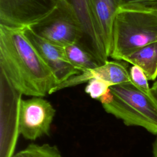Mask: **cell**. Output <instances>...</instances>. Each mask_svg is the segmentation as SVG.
<instances>
[{
    "mask_svg": "<svg viewBox=\"0 0 157 157\" xmlns=\"http://www.w3.org/2000/svg\"><path fill=\"white\" fill-rule=\"evenodd\" d=\"M0 69L1 77L19 94L44 97L59 85L25 28L0 24Z\"/></svg>",
    "mask_w": 157,
    "mask_h": 157,
    "instance_id": "6da1fadb",
    "label": "cell"
},
{
    "mask_svg": "<svg viewBox=\"0 0 157 157\" xmlns=\"http://www.w3.org/2000/svg\"><path fill=\"white\" fill-rule=\"evenodd\" d=\"M30 28L45 40L63 47L79 42L84 36L81 22L69 0H58L48 16Z\"/></svg>",
    "mask_w": 157,
    "mask_h": 157,
    "instance_id": "277c9868",
    "label": "cell"
},
{
    "mask_svg": "<svg viewBox=\"0 0 157 157\" xmlns=\"http://www.w3.org/2000/svg\"><path fill=\"white\" fill-rule=\"evenodd\" d=\"M12 157H63L55 145L30 144Z\"/></svg>",
    "mask_w": 157,
    "mask_h": 157,
    "instance_id": "4fadbf2b",
    "label": "cell"
},
{
    "mask_svg": "<svg viewBox=\"0 0 157 157\" xmlns=\"http://www.w3.org/2000/svg\"><path fill=\"white\" fill-rule=\"evenodd\" d=\"M74 8L81 22L85 35L91 45L93 52L102 63L108 59L107 57L100 31L97 22L93 0H69Z\"/></svg>",
    "mask_w": 157,
    "mask_h": 157,
    "instance_id": "9c48e42d",
    "label": "cell"
},
{
    "mask_svg": "<svg viewBox=\"0 0 157 157\" xmlns=\"http://www.w3.org/2000/svg\"><path fill=\"white\" fill-rule=\"evenodd\" d=\"M153 157H157V137L153 143Z\"/></svg>",
    "mask_w": 157,
    "mask_h": 157,
    "instance_id": "ac0fdd59",
    "label": "cell"
},
{
    "mask_svg": "<svg viewBox=\"0 0 157 157\" xmlns=\"http://www.w3.org/2000/svg\"><path fill=\"white\" fill-rule=\"evenodd\" d=\"M110 101L102 107L128 126H139L157 135V104L131 81L111 86Z\"/></svg>",
    "mask_w": 157,
    "mask_h": 157,
    "instance_id": "3957f363",
    "label": "cell"
},
{
    "mask_svg": "<svg viewBox=\"0 0 157 157\" xmlns=\"http://www.w3.org/2000/svg\"><path fill=\"white\" fill-rule=\"evenodd\" d=\"M55 114V109L44 97L19 99L17 104L18 132L23 138L30 140L48 136Z\"/></svg>",
    "mask_w": 157,
    "mask_h": 157,
    "instance_id": "5b68a950",
    "label": "cell"
},
{
    "mask_svg": "<svg viewBox=\"0 0 157 157\" xmlns=\"http://www.w3.org/2000/svg\"><path fill=\"white\" fill-rule=\"evenodd\" d=\"M28 38L55 74L59 84L81 72L68 59L63 47L54 44L36 34L30 27L25 28Z\"/></svg>",
    "mask_w": 157,
    "mask_h": 157,
    "instance_id": "52a82bcc",
    "label": "cell"
},
{
    "mask_svg": "<svg viewBox=\"0 0 157 157\" xmlns=\"http://www.w3.org/2000/svg\"><path fill=\"white\" fill-rule=\"evenodd\" d=\"M94 78L105 80L112 86L131 81L129 71L122 63L107 60L100 66L87 69L59 84L53 89L52 93L62 89L87 82Z\"/></svg>",
    "mask_w": 157,
    "mask_h": 157,
    "instance_id": "ba28073f",
    "label": "cell"
},
{
    "mask_svg": "<svg viewBox=\"0 0 157 157\" xmlns=\"http://www.w3.org/2000/svg\"><path fill=\"white\" fill-rule=\"evenodd\" d=\"M58 0H0V24L30 27L48 16Z\"/></svg>",
    "mask_w": 157,
    "mask_h": 157,
    "instance_id": "8992f818",
    "label": "cell"
},
{
    "mask_svg": "<svg viewBox=\"0 0 157 157\" xmlns=\"http://www.w3.org/2000/svg\"><path fill=\"white\" fill-rule=\"evenodd\" d=\"M118 7L131 5L157 7V0H114Z\"/></svg>",
    "mask_w": 157,
    "mask_h": 157,
    "instance_id": "2e32d148",
    "label": "cell"
},
{
    "mask_svg": "<svg viewBox=\"0 0 157 157\" xmlns=\"http://www.w3.org/2000/svg\"><path fill=\"white\" fill-rule=\"evenodd\" d=\"M112 85L105 80L101 78L90 79L85 88V91L86 94L94 99L99 100L110 89Z\"/></svg>",
    "mask_w": 157,
    "mask_h": 157,
    "instance_id": "5bb4252c",
    "label": "cell"
},
{
    "mask_svg": "<svg viewBox=\"0 0 157 157\" xmlns=\"http://www.w3.org/2000/svg\"><path fill=\"white\" fill-rule=\"evenodd\" d=\"M64 48L69 61L81 72L104 64L92 50L85 48L79 42L66 45Z\"/></svg>",
    "mask_w": 157,
    "mask_h": 157,
    "instance_id": "7c38bea8",
    "label": "cell"
},
{
    "mask_svg": "<svg viewBox=\"0 0 157 157\" xmlns=\"http://www.w3.org/2000/svg\"><path fill=\"white\" fill-rule=\"evenodd\" d=\"M157 41V7H118L113 23L112 50L110 57L123 59L139 48Z\"/></svg>",
    "mask_w": 157,
    "mask_h": 157,
    "instance_id": "7a4b0ae2",
    "label": "cell"
},
{
    "mask_svg": "<svg viewBox=\"0 0 157 157\" xmlns=\"http://www.w3.org/2000/svg\"><path fill=\"white\" fill-rule=\"evenodd\" d=\"M123 61L140 67L148 80H155L157 77V41L139 48Z\"/></svg>",
    "mask_w": 157,
    "mask_h": 157,
    "instance_id": "8fae6325",
    "label": "cell"
},
{
    "mask_svg": "<svg viewBox=\"0 0 157 157\" xmlns=\"http://www.w3.org/2000/svg\"><path fill=\"white\" fill-rule=\"evenodd\" d=\"M131 82L139 89L146 94L150 95V87L148 83V79L143 71L139 66L132 65L129 71Z\"/></svg>",
    "mask_w": 157,
    "mask_h": 157,
    "instance_id": "9a60e30c",
    "label": "cell"
},
{
    "mask_svg": "<svg viewBox=\"0 0 157 157\" xmlns=\"http://www.w3.org/2000/svg\"><path fill=\"white\" fill-rule=\"evenodd\" d=\"M150 95L157 104V80H156L152 86L150 87Z\"/></svg>",
    "mask_w": 157,
    "mask_h": 157,
    "instance_id": "e0dca14e",
    "label": "cell"
},
{
    "mask_svg": "<svg viewBox=\"0 0 157 157\" xmlns=\"http://www.w3.org/2000/svg\"><path fill=\"white\" fill-rule=\"evenodd\" d=\"M101 40L107 58L112 50L113 28L118 6L114 0H93Z\"/></svg>",
    "mask_w": 157,
    "mask_h": 157,
    "instance_id": "30bf717a",
    "label": "cell"
}]
</instances>
